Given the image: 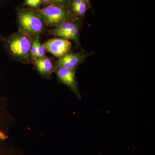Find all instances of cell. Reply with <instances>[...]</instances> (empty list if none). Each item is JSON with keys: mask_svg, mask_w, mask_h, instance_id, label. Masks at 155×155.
<instances>
[{"mask_svg": "<svg viewBox=\"0 0 155 155\" xmlns=\"http://www.w3.org/2000/svg\"><path fill=\"white\" fill-rule=\"evenodd\" d=\"M53 1L55 2L61 4V3H64L65 0H53Z\"/></svg>", "mask_w": 155, "mask_h": 155, "instance_id": "14", "label": "cell"}, {"mask_svg": "<svg viewBox=\"0 0 155 155\" xmlns=\"http://www.w3.org/2000/svg\"><path fill=\"white\" fill-rule=\"evenodd\" d=\"M40 16L49 25L58 26L63 22L68 21V13L59 6L50 5L39 10Z\"/></svg>", "mask_w": 155, "mask_h": 155, "instance_id": "3", "label": "cell"}, {"mask_svg": "<svg viewBox=\"0 0 155 155\" xmlns=\"http://www.w3.org/2000/svg\"><path fill=\"white\" fill-rule=\"evenodd\" d=\"M82 1H84L85 2H86L89 6L90 5V0H82Z\"/></svg>", "mask_w": 155, "mask_h": 155, "instance_id": "15", "label": "cell"}, {"mask_svg": "<svg viewBox=\"0 0 155 155\" xmlns=\"http://www.w3.org/2000/svg\"><path fill=\"white\" fill-rule=\"evenodd\" d=\"M39 41L38 38L35 39L31 43L30 49V55L32 59H35L37 50L38 43Z\"/></svg>", "mask_w": 155, "mask_h": 155, "instance_id": "11", "label": "cell"}, {"mask_svg": "<svg viewBox=\"0 0 155 155\" xmlns=\"http://www.w3.org/2000/svg\"><path fill=\"white\" fill-rule=\"evenodd\" d=\"M31 45L28 36L21 33L13 35L7 41V47L11 54L23 61L29 59Z\"/></svg>", "mask_w": 155, "mask_h": 155, "instance_id": "1", "label": "cell"}, {"mask_svg": "<svg viewBox=\"0 0 155 155\" xmlns=\"http://www.w3.org/2000/svg\"><path fill=\"white\" fill-rule=\"evenodd\" d=\"M78 31H79V26L78 25L69 31L61 34L58 37L65 39L72 40L75 41H78Z\"/></svg>", "mask_w": 155, "mask_h": 155, "instance_id": "10", "label": "cell"}, {"mask_svg": "<svg viewBox=\"0 0 155 155\" xmlns=\"http://www.w3.org/2000/svg\"><path fill=\"white\" fill-rule=\"evenodd\" d=\"M34 64L39 73L44 76L49 75L54 69L52 61L47 57L35 59Z\"/></svg>", "mask_w": 155, "mask_h": 155, "instance_id": "7", "label": "cell"}, {"mask_svg": "<svg viewBox=\"0 0 155 155\" xmlns=\"http://www.w3.org/2000/svg\"><path fill=\"white\" fill-rule=\"evenodd\" d=\"M18 21L22 30L30 35H38L43 29V23L40 17L31 11H24L19 13Z\"/></svg>", "mask_w": 155, "mask_h": 155, "instance_id": "2", "label": "cell"}, {"mask_svg": "<svg viewBox=\"0 0 155 155\" xmlns=\"http://www.w3.org/2000/svg\"><path fill=\"white\" fill-rule=\"evenodd\" d=\"M77 23L67 21L56 26L51 31V34L55 36H59L61 34L65 33L78 25Z\"/></svg>", "mask_w": 155, "mask_h": 155, "instance_id": "8", "label": "cell"}, {"mask_svg": "<svg viewBox=\"0 0 155 155\" xmlns=\"http://www.w3.org/2000/svg\"><path fill=\"white\" fill-rule=\"evenodd\" d=\"M45 49L58 58L69 53L72 47V43L64 38H53L49 40L43 45Z\"/></svg>", "mask_w": 155, "mask_h": 155, "instance_id": "4", "label": "cell"}, {"mask_svg": "<svg viewBox=\"0 0 155 155\" xmlns=\"http://www.w3.org/2000/svg\"><path fill=\"white\" fill-rule=\"evenodd\" d=\"M41 0H26L25 5L30 7L35 8L40 4Z\"/></svg>", "mask_w": 155, "mask_h": 155, "instance_id": "13", "label": "cell"}, {"mask_svg": "<svg viewBox=\"0 0 155 155\" xmlns=\"http://www.w3.org/2000/svg\"><path fill=\"white\" fill-rule=\"evenodd\" d=\"M57 69L55 72L59 80L61 83L68 86L77 96L78 98L81 99V95L78 89L74 70L64 67H60Z\"/></svg>", "mask_w": 155, "mask_h": 155, "instance_id": "5", "label": "cell"}, {"mask_svg": "<svg viewBox=\"0 0 155 155\" xmlns=\"http://www.w3.org/2000/svg\"><path fill=\"white\" fill-rule=\"evenodd\" d=\"M88 6L82 0H73L72 3V9L78 15L83 16L86 13Z\"/></svg>", "mask_w": 155, "mask_h": 155, "instance_id": "9", "label": "cell"}, {"mask_svg": "<svg viewBox=\"0 0 155 155\" xmlns=\"http://www.w3.org/2000/svg\"><path fill=\"white\" fill-rule=\"evenodd\" d=\"M45 52V48L44 47L43 45H42L41 44L39 41H38V43L37 50L35 59H38V58H41L44 57Z\"/></svg>", "mask_w": 155, "mask_h": 155, "instance_id": "12", "label": "cell"}, {"mask_svg": "<svg viewBox=\"0 0 155 155\" xmlns=\"http://www.w3.org/2000/svg\"><path fill=\"white\" fill-rule=\"evenodd\" d=\"M85 57L84 54L68 53L57 61L56 67L57 68L64 67L74 70Z\"/></svg>", "mask_w": 155, "mask_h": 155, "instance_id": "6", "label": "cell"}]
</instances>
